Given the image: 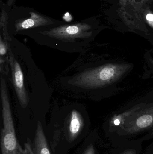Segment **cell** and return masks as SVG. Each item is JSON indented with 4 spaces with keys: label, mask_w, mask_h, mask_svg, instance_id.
Wrapping results in <instances>:
<instances>
[{
    "label": "cell",
    "mask_w": 153,
    "mask_h": 154,
    "mask_svg": "<svg viewBox=\"0 0 153 154\" xmlns=\"http://www.w3.org/2000/svg\"><path fill=\"white\" fill-rule=\"evenodd\" d=\"M40 45L67 53L84 51L93 36L92 27L85 23L60 25L37 32Z\"/></svg>",
    "instance_id": "obj_1"
},
{
    "label": "cell",
    "mask_w": 153,
    "mask_h": 154,
    "mask_svg": "<svg viewBox=\"0 0 153 154\" xmlns=\"http://www.w3.org/2000/svg\"><path fill=\"white\" fill-rule=\"evenodd\" d=\"M8 87L5 78L1 75V97L3 128L1 131L2 154H26L20 146L15 135Z\"/></svg>",
    "instance_id": "obj_2"
},
{
    "label": "cell",
    "mask_w": 153,
    "mask_h": 154,
    "mask_svg": "<svg viewBox=\"0 0 153 154\" xmlns=\"http://www.w3.org/2000/svg\"><path fill=\"white\" fill-rule=\"evenodd\" d=\"M153 0H119L118 15L131 28H141L145 25V14Z\"/></svg>",
    "instance_id": "obj_3"
},
{
    "label": "cell",
    "mask_w": 153,
    "mask_h": 154,
    "mask_svg": "<svg viewBox=\"0 0 153 154\" xmlns=\"http://www.w3.org/2000/svg\"><path fill=\"white\" fill-rule=\"evenodd\" d=\"M8 47L12 83L20 105L22 108L25 109L28 105L29 97L25 87L23 72L13 52L10 42H8Z\"/></svg>",
    "instance_id": "obj_4"
},
{
    "label": "cell",
    "mask_w": 153,
    "mask_h": 154,
    "mask_svg": "<svg viewBox=\"0 0 153 154\" xmlns=\"http://www.w3.org/2000/svg\"><path fill=\"white\" fill-rule=\"evenodd\" d=\"M63 108L66 114V122L68 134L72 138H75L84 127V107L82 105L74 103Z\"/></svg>",
    "instance_id": "obj_5"
},
{
    "label": "cell",
    "mask_w": 153,
    "mask_h": 154,
    "mask_svg": "<svg viewBox=\"0 0 153 154\" xmlns=\"http://www.w3.org/2000/svg\"><path fill=\"white\" fill-rule=\"evenodd\" d=\"M29 14L30 18L16 21L14 24L15 32H19L30 29L51 25L54 23L50 18L37 13L31 11Z\"/></svg>",
    "instance_id": "obj_6"
},
{
    "label": "cell",
    "mask_w": 153,
    "mask_h": 154,
    "mask_svg": "<svg viewBox=\"0 0 153 154\" xmlns=\"http://www.w3.org/2000/svg\"><path fill=\"white\" fill-rule=\"evenodd\" d=\"M32 147L33 154H51L42 125L38 121Z\"/></svg>",
    "instance_id": "obj_7"
},
{
    "label": "cell",
    "mask_w": 153,
    "mask_h": 154,
    "mask_svg": "<svg viewBox=\"0 0 153 154\" xmlns=\"http://www.w3.org/2000/svg\"><path fill=\"white\" fill-rule=\"evenodd\" d=\"M143 142L131 141L113 146L110 154H141Z\"/></svg>",
    "instance_id": "obj_8"
},
{
    "label": "cell",
    "mask_w": 153,
    "mask_h": 154,
    "mask_svg": "<svg viewBox=\"0 0 153 154\" xmlns=\"http://www.w3.org/2000/svg\"><path fill=\"white\" fill-rule=\"evenodd\" d=\"M8 42L5 41L1 34L0 35V58L5 59H9Z\"/></svg>",
    "instance_id": "obj_9"
},
{
    "label": "cell",
    "mask_w": 153,
    "mask_h": 154,
    "mask_svg": "<svg viewBox=\"0 0 153 154\" xmlns=\"http://www.w3.org/2000/svg\"><path fill=\"white\" fill-rule=\"evenodd\" d=\"M145 20L150 27L153 29V13L148 9L145 14Z\"/></svg>",
    "instance_id": "obj_10"
},
{
    "label": "cell",
    "mask_w": 153,
    "mask_h": 154,
    "mask_svg": "<svg viewBox=\"0 0 153 154\" xmlns=\"http://www.w3.org/2000/svg\"><path fill=\"white\" fill-rule=\"evenodd\" d=\"M97 151L95 149V146L91 144L89 146L87 149L84 151L83 154H96Z\"/></svg>",
    "instance_id": "obj_11"
},
{
    "label": "cell",
    "mask_w": 153,
    "mask_h": 154,
    "mask_svg": "<svg viewBox=\"0 0 153 154\" xmlns=\"http://www.w3.org/2000/svg\"><path fill=\"white\" fill-rule=\"evenodd\" d=\"M143 154H153V143L147 147Z\"/></svg>",
    "instance_id": "obj_12"
}]
</instances>
